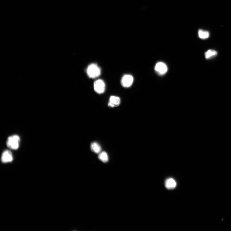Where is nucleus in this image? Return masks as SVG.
Here are the masks:
<instances>
[{"instance_id":"1","label":"nucleus","mask_w":231,"mask_h":231,"mask_svg":"<svg viewBox=\"0 0 231 231\" xmlns=\"http://www.w3.org/2000/svg\"><path fill=\"white\" fill-rule=\"evenodd\" d=\"M86 72L89 78L94 79L101 74V69L96 64L92 63L88 66Z\"/></svg>"},{"instance_id":"2","label":"nucleus","mask_w":231,"mask_h":231,"mask_svg":"<svg viewBox=\"0 0 231 231\" xmlns=\"http://www.w3.org/2000/svg\"><path fill=\"white\" fill-rule=\"evenodd\" d=\"M20 139L18 135H14L10 136L6 141V145L10 149L16 150L19 148Z\"/></svg>"},{"instance_id":"3","label":"nucleus","mask_w":231,"mask_h":231,"mask_svg":"<svg viewBox=\"0 0 231 231\" xmlns=\"http://www.w3.org/2000/svg\"><path fill=\"white\" fill-rule=\"evenodd\" d=\"M94 89L95 91L99 94L104 93L105 90V83L102 80L99 79L94 83Z\"/></svg>"},{"instance_id":"4","label":"nucleus","mask_w":231,"mask_h":231,"mask_svg":"<svg viewBox=\"0 0 231 231\" xmlns=\"http://www.w3.org/2000/svg\"><path fill=\"white\" fill-rule=\"evenodd\" d=\"M155 70L157 74L160 76L165 75L168 70L165 64L162 62L157 63L155 67Z\"/></svg>"},{"instance_id":"5","label":"nucleus","mask_w":231,"mask_h":231,"mask_svg":"<svg viewBox=\"0 0 231 231\" xmlns=\"http://www.w3.org/2000/svg\"><path fill=\"white\" fill-rule=\"evenodd\" d=\"M134 78L133 76L130 75H124L122 78L121 83L122 86L125 88H128L133 84Z\"/></svg>"},{"instance_id":"6","label":"nucleus","mask_w":231,"mask_h":231,"mask_svg":"<svg viewBox=\"0 0 231 231\" xmlns=\"http://www.w3.org/2000/svg\"><path fill=\"white\" fill-rule=\"evenodd\" d=\"M13 160V156L11 152L8 150H6L3 152L1 157V160L3 163L11 162Z\"/></svg>"},{"instance_id":"7","label":"nucleus","mask_w":231,"mask_h":231,"mask_svg":"<svg viewBox=\"0 0 231 231\" xmlns=\"http://www.w3.org/2000/svg\"><path fill=\"white\" fill-rule=\"evenodd\" d=\"M121 100L118 97L112 96L109 100L108 106L110 108H114L118 106L120 104Z\"/></svg>"},{"instance_id":"8","label":"nucleus","mask_w":231,"mask_h":231,"mask_svg":"<svg viewBox=\"0 0 231 231\" xmlns=\"http://www.w3.org/2000/svg\"><path fill=\"white\" fill-rule=\"evenodd\" d=\"M165 186L167 189H172L175 188L176 183L174 180L172 178H170L166 181Z\"/></svg>"},{"instance_id":"9","label":"nucleus","mask_w":231,"mask_h":231,"mask_svg":"<svg viewBox=\"0 0 231 231\" xmlns=\"http://www.w3.org/2000/svg\"><path fill=\"white\" fill-rule=\"evenodd\" d=\"M91 148L92 152L97 154L100 153L101 151V147L96 142H93L91 143Z\"/></svg>"},{"instance_id":"10","label":"nucleus","mask_w":231,"mask_h":231,"mask_svg":"<svg viewBox=\"0 0 231 231\" xmlns=\"http://www.w3.org/2000/svg\"><path fill=\"white\" fill-rule=\"evenodd\" d=\"M198 34L199 37L201 39H205L208 38L209 36V33L208 32L200 29L199 31Z\"/></svg>"},{"instance_id":"11","label":"nucleus","mask_w":231,"mask_h":231,"mask_svg":"<svg viewBox=\"0 0 231 231\" xmlns=\"http://www.w3.org/2000/svg\"><path fill=\"white\" fill-rule=\"evenodd\" d=\"M99 159L103 162L106 163L108 161L109 158L107 154L105 152H103L99 154Z\"/></svg>"},{"instance_id":"12","label":"nucleus","mask_w":231,"mask_h":231,"mask_svg":"<svg viewBox=\"0 0 231 231\" xmlns=\"http://www.w3.org/2000/svg\"><path fill=\"white\" fill-rule=\"evenodd\" d=\"M217 53V52L214 50H209L205 53V58L206 59H209L212 57L216 55Z\"/></svg>"}]
</instances>
